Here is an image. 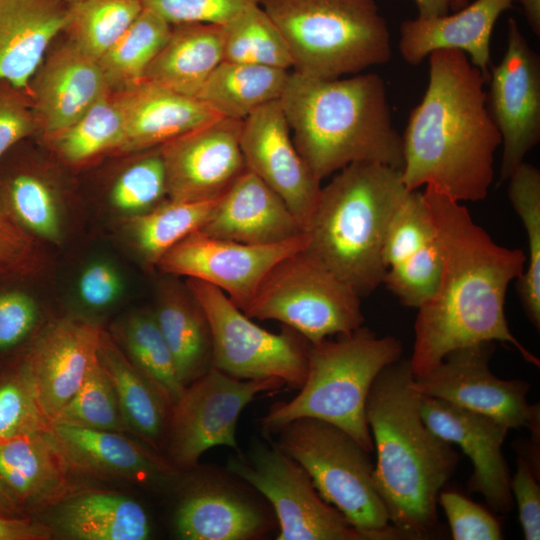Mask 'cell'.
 I'll return each instance as SVG.
<instances>
[{"label": "cell", "instance_id": "cell-48", "mask_svg": "<svg viewBox=\"0 0 540 540\" xmlns=\"http://www.w3.org/2000/svg\"><path fill=\"white\" fill-rule=\"evenodd\" d=\"M39 260L35 239L0 207V276L29 274Z\"/></svg>", "mask_w": 540, "mask_h": 540}, {"label": "cell", "instance_id": "cell-27", "mask_svg": "<svg viewBox=\"0 0 540 540\" xmlns=\"http://www.w3.org/2000/svg\"><path fill=\"white\" fill-rule=\"evenodd\" d=\"M69 9L66 0H0V79L28 88Z\"/></svg>", "mask_w": 540, "mask_h": 540}, {"label": "cell", "instance_id": "cell-36", "mask_svg": "<svg viewBox=\"0 0 540 540\" xmlns=\"http://www.w3.org/2000/svg\"><path fill=\"white\" fill-rule=\"evenodd\" d=\"M171 29L172 25L164 18L143 7L124 34L99 59L112 92L143 79Z\"/></svg>", "mask_w": 540, "mask_h": 540}, {"label": "cell", "instance_id": "cell-23", "mask_svg": "<svg viewBox=\"0 0 540 540\" xmlns=\"http://www.w3.org/2000/svg\"><path fill=\"white\" fill-rule=\"evenodd\" d=\"M199 231L254 245L282 243L305 233L285 202L248 169L220 197Z\"/></svg>", "mask_w": 540, "mask_h": 540}, {"label": "cell", "instance_id": "cell-12", "mask_svg": "<svg viewBox=\"0 0 540 540\" xmlns=\"http://www.w3.org/2000/svg\"><path fill=\"white\" fill-rule=\"evenodd\" d=\"M282 387L275 379H237L212 366L185 387L171 408L168 460L178 470H192L211 448L226 446L239 452L236 430L242 411L259 394Z\"/></svg>", "mask_w": 540, "mask_h": 540}, {"label": "cell", "instance_id": "cell-21", "mask_svg": "<svg viewBox=\"0 0 540 540\" xmlns=\"http://www.w3.org/2000/svg\"><path fill=\"white\" fill-rule=\"evenodd\" d=\"M39 134H57L112 92L99 60L67 38L47 52L29 85Z\"/></svg>", "mask_w": 540, "mask_h": 540}, {"label": "cell", "instance_id": "cell-31", "mask_svg": "<svg viewBox=\"0 0 540 540\" xmlns=\"http://www.w3.org/2000/svg\"><path fill=\"white\" fill-rule=\"evenodd\" d=\"M97 355L115 389L129 431L159 450L166 439L171 407L102 331Z\"/></svg>", "mask_w": 540, "mask_h": 540}, {"label": "cell", "instance_id": "cell-24", "mask_svg": "<svg viewBox=\"0 0 540 540\" xmlns=\"http://www.w3.org/2000/svg\"><path fill=\"white\" fill-rule=\"evenodd\" d=\"M174 523L184 540H254L271 526L261 505L213 473L187 491Z\"/></svg>", "mask_w": 540, "mask_h": 540}, {"label": "cell", "instance_id": "cell-29", "mask_svg": "<svg viewBox=\"0 0 540 540\" xmlns=\"http://www.w3.org/2000/svg\"><path fill=\"white\" fill-rule=\"evenodd\" d=\"M223 25H172L168 40L152 60L142 80L174 92L197 97L223 61Z\"/></svg>", "mask_w": 540, "mask_h": 540}, {"label": "cell", "instance_id": "cell-19", "mask_svg": "<svg viewBox=\"0 0 540 540\" xmlns=\"http://www.w3.org/2000/svg\"><path fill=\"white\" fill-rule=\"evenodd\" d=\"M382 284L401 304L419 308L434 294L442 258L423 192L410 191L396 211L384 244Z\"/></svg>", "mask_w": 540, "mask_h": 540}, {"label": "cell", "instance_id": "cell-7", "mask_svg": "<svg viewBox=\"0 0 540 540\" xmlns=\"http://www.w3.org/2000/svg\"><path fill=\"white\" fill-rule=\"evenodd\" d=\"M258 2L282 33L300 75L335 79L390 60V34L375 0Z\"/></svg>", "mask_w": 540, "mask_h": 540}, {"label": "cell", "instance_id": "cell-20", "mask_svg": "<svg viewBox=\"0 0 540 540\" xmlns=\"http://www.w3.org/2000/svg\"><path fill=\"white\" fill-rule=\"evenodd\" d=\"M100 335L91 324L60 319L49 323L33 342L21 373L50 424L81 386Z\"/></svg>", "mask_w": 540, "mask_h": 540}, {"label": "cell", "instance_id": "cell-45", "mask_svg": "<svg viewBox=\"0 0 540 540\" xmlns=\"http://www.w3.org/2000/svg\"><path fill=\"white\" fill-rule=\"evenodd\" d=\"M442 507L454 540H500L498 520L484 507L455 491L440 492Z\"/></svg>", "mask_w": 540, "mask_h": 540}, {"label": "cell", "instance_id": "cell-8", "mask_svg": "<svg viewBox=\"0 0 540 540\" xmlns=\"http://www.w3.org/2000/svg\"><path fill=\"white\" fill-rule=\"evenodd\" d=\"M274 435L273 442L306 470L319 494L365 540L403 539L375 487L368 452L348 433L322 420L299 418Z\"/></svg>", "mask_w": 540, "mask_h": 540}, {"label": "cell", "instance_id": "cell-18", "mask_svg": "<svg viewBox=\"0 0 540 540\" xmlns=\"http://www.w3.org/2000/svg\"><path fill=\"white\" fill-rule=\"evenodd\" d=\"M420 412L434 434L457 445L470 459L473 470L468 490L482 495L493 511L508 513L513 499L502 445L510 428L487 415L426 395L420 397Z\"/></svg>", "mask_w": 540, "mask_h": 540}, {"label": "cell", "instance_id": "cell-55", "mask_svg": "<svg viewBox=\"0 0 540 540\" xmlns=\"http://www.w3.org/2000/svg\"><path fill=\"white\" fill-rule=\"evenodd\" d=\"M523 7L527 22L532 31L540 35V0H516Z\"/></svg>", "mask_w": 540, "mask_h": 540}, {"label": "cell", "instance_id": "cell-6", "mask_svg": "<svg viewBox=\"0 0 540 540\" xmlns=\"http://www.w3.org/2000/svg\"><path fill=\"white\" fill-rule=\"evenodd\" d=\"M393 336L379 337L366 327L308 344L307 374L289 401L273 404L260 420L262 431L274 435L299 418H314L348 433L368 453L374 449L366 420V401L378 374L402 355Z\"/></svg>", "mask_w": 540, "mask_h": 540}, {"label": "cell", "instance_id": "cell-50", "mask_svg": "<svg viewBox=\"0 0 540 540\" xmlns=\"http://www.w3.org/2000/svg\"><path fill=\"white\" fill-rule=\"evenodd\" d=\"M38 318L34 300L26 293L0 294V350L20 343L33 329Z\"/></svg>", "mask_w": 540, "mask_h": 540}, {"label": "cell", "instance_id": "cell-40", "mask_svg": "<svg viewBox=\"0 0 540 540\" xmlns=\"http://www.w3.org/2000/svg\"><path fill=\"white\" fill-rule=\"evenodd\" d=\"M142 10V0L72 2L63 34L82 51L99 60Z\"/></svg>", "mask_w": 540, "mask_h": 540}, {"label": "cell", "instance_id": "cell-13", "mask_svg": "<svg viewBox=\"0 0 540 540\" xmlns=\"http://www.w3.org/2000/svg\"><path fill=\"white\" fill-rule=\"evenodd\" d=\"M494 350V342L453 350L429 372L415 378L414 385L421 395L487 415L509 428L540 433L539 405L527 401L529 383L495 376L489 366Z\"/></svg>", "mask_w": 540, "mask_h": 540}, {"label": "cell", "instance_id": "cell-38", "mask_svg": "<svg viewBox=\"0 0 540 540\" xmlns=\"http://www.w3.org/2000/svg\"><path fill=\"white\" fill-rule=\"evenodd\" d=\"M223 60L288 70L287 43L258 0L223 25Z\"/></svg>", "mask_w": 540, "mask_h": 540}, {"label": "cell", "instance_id": "cell-16", "mask_svg": "<svg viewBox=\"0 0 540 540\" xmlns=\"http://www.w3.org/2000/svg\"><path fill=\"white\" fill-rule=\"evenodd\" d=\"M241 120L218 117L160 146L167 198L206 201L222 196L247 169Z\"/></svg>", "mask_w": 540, "mask_h": 540}, {"label": "cell", "instance_id": "cell-52", "mask_svg": "<svg viewBox=\"0 0 540 540\" xmlns=\"http://www.w3.org/2000/svg\"><path fill=\"white\" fill-rule=\"evenodd\" d=\"M52 534V529L43 523L0 515V540H47Z\"/></svg>", "mask_w": 540, "mask_h": 540}, {"label": "cell", "instance_id": "cell-33", "mask_svg": "<svg viewBox=\"0 0 540 540\" xmlns=\"http://www.w3.org/2000/svg\"><path fill=\"white\" fill-rule=\"evenodd\" d=\"M288 77L285 69L223 60L197 98L219 116L242 121L258 108L279 100Z\"/></svg>", "mask_w": 540, "mask_h": 540}, {"label": "cell", "instance_id": "cell-34", "mask_svg": "<svg viewBox=\"0 0 540 540\" xmlns=\"http://www.w3.org/2000/svg\"><path fill=\"white\" fill-rule=\"evenodd\" d=\"M508 197L521 219L527 239L525 268L517 279L522 308L530 323L540 328V171L522 162L507 179Z\"/></svg>", "mask_w": 540, "mask_h": 540}, {"label": "cell", "instance_id": "cell-42", "mask_svg": "<svg viewBox=\"0 0 540 540\" xmlns=\"http://www.w3.org/2000/svg\"><path fill=\"white\" fill-rule=\"evenodd\" d=\"M5 193L15 220L29 231L51 242L59 241L61 227L51 186L32 172L10 177Z\"/></svg>", "mask_w": 540, "mask_h": 540}, {"label": "cell", "instance_id": "cell-5", "mask_svg": "<svg viewBox=\"0 0 540 540\" xmlns=\"http://www.w3.org/2000/svg\"><path fill=\"white\" fill-rule=\"evenodd\" d=\"M409 192L401 171L390 166L344 167L321 188L305 250L361 297L370 294L382 284L386 235Z\"/></svg>", "mask_w": 540, "mask_h": 540}, {"label": "cell", "instance_id": "cell-14", "mask_svg": "<svg viewBox=\"0 0 540 540\" xmlns=\"http://www.w3.org/2000/svg\"><path fill=\"white\" fill-rule=\"evenodd\" d=\"M306 244V233L282 243L254 245L211 237L197 230L168 250L157 266L166 274L213 285L242 310L270 271Z\"/></svg>", "mask_w": 540, "mask_h": 540}, {"label": "cell", "instance_id": "cell-51", "mask_svg": "<svg viewBox=\"0 0 540 540\" xmlns=\"http://www.w3.org/2000/svg\"><path fill=\"white\" fill-rule=\"evenodd\" d=\"M120 287V279L115 270L102 262L88 266L78 282L81 300L92 308H103L113 303Z\"/></svg>", "mask_w": 540, "mask_h": 540}, {"label": "cell", "instance_id": "cell-17", "mask_svg": "<svg viewBox=\"0 0 540 540\" xmlns=\"http://www.w3.org/2000/svg\"><path fill=\"white\" fill-rule=\"evenodd\" d=\"M240 146L246 168L270 187L306 231L321 193V181L298 152L279 100L242 120Z\"/></svg>", "mask_w": 540, "mask_h": 540}, {"label": "cell", "instance_id": "cell-9", "mask_svg": "<svg viewBox=\"0 0 540 540\" xmlns=\"http://www.w3.org/2000/svg\"><path fill=\"white\" fill-rule=\"evenodd\" d=\"M242 311L281 322L311 344L364 323L361 296L305 248L282 259Z\"/></svg>", "mask_w": 540, "mask_h": 540}, {"label": "cell", "instance_id": "cell-57", "mask_svg": "<svg viewBox=\"0 0 540 540\" xmlns=\"http://www.w3.org/2000/svg\"><path fill=\"white\" fill-rule=\"evenodd\" d=\"M68 3H72V2H76V1H79V0H66Z\"/></svg>", "mask_w": 540, "mask_h": 540}, {"label": "cell", "instance_id": "cell-43", "mask_svg": "<svg viewBox=\"0 0 540 540\" xmlns=\"http://www.w3.org/2000/svg\"><path fill=\"white\" fill-rule=\"evenodd\" d=\"M165 197L166 175L160 147L144 151L117 178L111 190L116 208L138 214L154 208Z\"/></svg>", "mask_w": 540, "mask_h": 540}, {"label": "cell", "instance_id": "cell-54", "mask_svg": "<svg viewBox=\"0 0 540 540\" xmlns=\"http://www.w3.org/2000/svg\"><path fill=\"white\" fill-rule=\"evenodd\" d=\"M22 505L13 493L0 480V515L10 517H22Z\"/></svg>", "mask_w": 540, "mask_h": 540}, {"label": "cell", "instance_id": "cell-41", "mask_svg": "<svg viewBox=\"0 0 540 540\" xmlns=\"http://www.w3.org/2000/svg\"><path fill=\"white\" fill-rule=\"evenodd\" d=\"M51 425L130 432L115 389L97 354L90 362L81 386Z\"/></svg>", "mask_w": 540, "mask_h": 540}, {"label": "cell", "instance_id": "cell-28", "mask_svg": "<svg viewBox=\"0 0 540 540\" xmlns=\"http://www.w3.org/2000/svg\"><path fill=\"white\" fill-rule=\"evenodd\" d=\"M70 464L50 428L0 442V480L21 505H40L64 495Z\"/></svg>", "mask_w": 540, "mask_h": 540}, {"label": "cell", "instance_id": "cell-26", "mask_svg": "<svg viewBox=\"0 0 540 540\" xmlns=\"http://www.w3.org/2000/svg\"><path fill=\"white\" fill-rule=\"evenodd\" d=\"M50 431L70 466L98 475L145 485L173 480L168 459L125 437L121 432L51 425Z\"/></svg>", "mask_w": 540, "mask_h": 540}, {"label": "cell", "instance_id": "cell-49", "mask_svg": "<svg viewBox=\"0 0 540 540\" xmlns=\"http://www.w3.org/2000/svg\"><path fill=\"white\" fill-rule=\"evenodd\" d=\"M537 474L523 452L517 457V470L510 478V490L514 496L518 515L526 540L540 538V487Z\"/></svg>", "mask_w": 540, "mask_h": 540}, {"label": "cell", "instance_id": "cell-22", "mask_svg": "<svg viewBox=\"0 0 540 540\" xmlns=\"http://www.w3.org/2000/svg\"><path fill=\"white\" fill-rule=\"evenodd\" d=\"M124 124L119 152L137 153L204 125L219 116L197 97L141 80L113 91Z\"/></svg>", "mask_w": 540, "mask_h": 540}, {"label": "cell", "instance_id": "cell-35", "mask_svg": "<svg viewBox=\"0 0 540 540\" xmlns=\"http://www.w3.org/2000/svg\"><path fill=\"white\" fill-rule=\"evenodd\" d=\"M221 197V196H220ZM219 198L179 201L167 198L130 220L135 244L149 265H157L174 245L199 230L209 219Z\"/></svg>", "mask_w": 540, "mask_h": 540}, {"label": "cell", "instance_id": "cell-44", "mask_svg": "<svg viewBox=\"0 0 540 540\" xmlns=\"http://www.w3.org/2000/svg\"><path fill=\"white\" fill-rule=\"evenodd\" d=\"M50 427L21 371L0 385V442Z\"/></svg>", "mask_w": 540, "mask_h": 540}, {"label": "cell", "instance_id": "cell-30", "mask_svg": "<svg viewBox=\"0 0 540 540\" xmlns=\"http://www.w3.org/2000/svg\"><path fill=\"white\" fill-rule=\"evenodd\" d=\"M53 528L75 540H146L149 515L131 497L110 491H88L67 498L57 509Z\"/></svg>", "mask_w": 540, "mask_h": 540}, {"label": "cell", "instance_id": "cell-11", "mask_svg": "<svg viewBox=\"0 0 540 540\" xmlns=\"http://www.w3.org/2000/svg\"><path fill=\"white\" fill-rule=\"evenodd\" d=\"M237 454L229 458L227 469L269 502L278 540H365L319 494L306 470L273 441H256L246 456Z\"/></svg>", "mask_w": 540, "mask_h": 540}, {"label": "cell", "instance_id": "cell-1", "mask_svg": "<svg viewBox=\"0 0 540 540\" xmlns=\"http://www.w3.org/2000/svg\"><path fill=\"white\" fill-rule=\"evenodd\" d=\"M423 194L442 267L434 294L417 308L409 359L414 377L429 372L449 352L483 342L507 343L539 367V359L513 335L505 316L507 289L522 274L526 254L497 244L460 202L430 187Z\"/></svg>", "mask_w": 540, "mask_h": 540}, {"label": "cell", "instance_id": "cell-37", "mask_svg": "<svg viewBox=\"0 0 540 540\" xmlns=\"http://www.w3.org/2000/svg\"><path fill=\"white\" fill-rule=\"evenodd\" d=\"M123 138L122 115L109 92L73 123L45 140L62 160L79 165L105 152H119Z\"/></svg>", "mask_w": 540, "mask_h": 540}, {"label": "cell", "instance_id": "cell-25", "mask_svg": "<svg viewBox=\"0 0 540 540\" xmlns=\"http://www.w3.org/2000/svg\"><path fill=\"white\" fill-rule=\"evenodd\" d=\"M513 1L476 0L452 15L405 20L399 29L400 54L416 66L433 51L459 50L469 55V61L488 78L492 31Z\"/></svg>", "mask_w": 540, "mask_h": 540}, {"label": "cell", "instance_id": "cell-39", "mask_svg": "<svg viewBox=\"0 0 540 540\" xmlns=\"http://www.w3.org/2000/svg\"><path fill=\"white\" fill-rule=\"evenodd\" d=\"M120 338L127 358L172 408L186 386L179 378L174 358L154 313L131 316L122 326Z\"/></svg>", "mask_w": 540, "mask_h": 540}, {"label": "cell", "instance_id": "cell-4", "mask_svg": "<svg viewBox=\"0 0 540 540\" xmlns=\"http://www.w3.org/2000/svg\"><path fill=\"white\" fill-rule=\"evenodd\" d=\"M279 101L298 152L320 181L359 162L401 171L403 140L380 75L318 79L293 71Z\"/></svg>", "mask_w": 540, "mask_h": 540}, {"label": "cell", "instance_id": "cell-47", "mask_svg": "<svg viewBox=\"0 0 540 540\" xmlns=\"http://www.w3.org/2000/svg\"><path fill=\"white\" fill-rule=\"evenodd\" d=\"M39 134L29 88L0 79V158L21 140Z\"/></svg>", "mask_w": 540, "mask_h": 540}, {"label": "cell", "instance_id": "cell-46", "mask_svg": "<svg viewBox=\"0 0 540 540\" xmlns=\"http://www.w3.org/2000/svg\"><path fill=\"white\" fill-rule=\"evenodd\" d=\"M256 0H142L147 8L171 25L210 23L225 25Z\"/></svg>", "mask_w": 540, "mask_h": 540}, {"label": "cell", "instance_id": "cell-32", "mask_svg": "<svg viewBox=\"0 0 540 540\" xmlns=\"http://www.w3.org/2000/svg\"><path fill=\"white\" fill-rule=\"evenodd\" d=\"M154 316L179 378L187 386L212 367L208 320L188 288L182 290L175 284L164 285Z\"/></svg>", "mask_w": 540, "mask_h": 540}, {"label": "cell", "instance_id": "cell-3", "mask_svg": "<svg viewBox=\"0 0 540 540\" xmlns=\"http://www.w3.org/2000/svg\"><path fill=\"white\" fill-rule=\"evenodd\" d=\"M414 382L409 359L400 358L375 378L365 408L377 453L374 484L403 539L434 529L438 496L459 461L454 445L424 423Z\"/></svg>", "mask_w": 540, "mask_h": 540}, {"label": "cell", "instance_id": "cell-15", "mask_svg": "<svg viewBox=\"0 0 540 540\" xmlns=\"http://www.w3.org/2000/svg\"><path fill=\"white\" fill-rule=\"evenodd\" d=\"M489 78L488 109L501 136L503 183L540 140L539 56L513 18L508 20L505 54Z\"/></svg>", "mask_w": 540, "mask_h": 540}, {"label": "cell", "instance_id": "cell-2", "mask_svg": "<svg viewBox=\"0 0 540 540\" xmlns=\"http://www.w3.org/2000/svg\"><path fill=\"white\" fill-rule=\"evenodd\" d=\"M428 57V86L402 136V181L408 191L424 186L460 203L481 201L501 145L484 90L487 77L462 51Z\"/></svg>", "mask_w": 540, "mask_h": 540}, {"label": "cell", "instance_id": "cell-56", "mask_svg": "<svg viewBox=\"0 0 540 540\" xmlns=\"http://www.w3.org/2000/svg\"><path fill=\"white\" fill-rule=\"evenodd\" d=\"M467 3H468V0H453L451 3V9L453 11H457L463 8L464 6H466Z\"/></svg>", "mask_w": 540, "mask_h": 540}, {"label": "cell", "instance_id": "cell-53", "mask_svg": "<svg viewBox=\"0 0 540 540\" xmlns=\"http://www.w3.org/2000/svg\"><path fill=\"white\" fill-rule=\"evenodd\" d=\"M418 8V17L427 19L447 15L453 0H414Z\"/></svg>", "mask_w": 540, "mask_h": 540}, {"label": "cell", "instance_id": "cell-10", "mask_svg": "<svg viewBox=\"0 0 540 540\" xmlns=\"http://www.w3.org/2000/svg\"><path fill=\"white\" fill-rule=\"evenodd\" d=\"M186 287L208 320L213 367L237 379H275L294 389L303 385L306 339L288 327L281 333L263 329L213 285L188 278Z\"/></svg>", "mask_w": 540, "mask_h": 540}]
</instances>
